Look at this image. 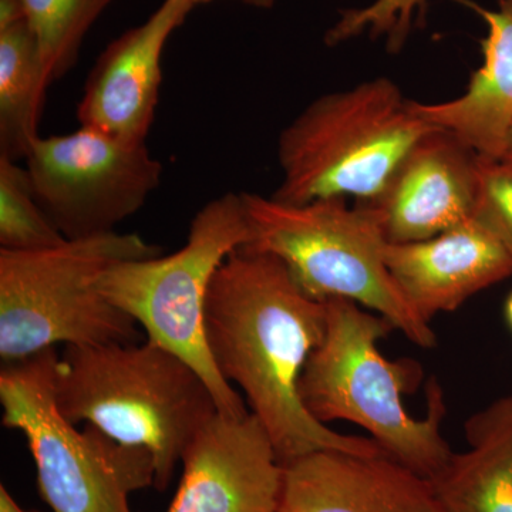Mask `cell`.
Instances as JSON below:
<instances>
[{"label": "cell", "instance_id": "cell-26", "mask_svg": "<svg viewBox=\"0 0 512 512\" xmlns=\"http://www.w3.org/2000/svg\"><path fill=\"white\" fill-rule=\"evenodd\" d=\"M505 318H507L508 325L512 329V293L508 296L507 302H505Z\"/></svg>", "mask_w": 512, "mask_h": 512}, {"label": "cell", "instance_id": "cell-19", "mask_svg": "<svg viewBox=\"0 0 512 512\" xmlns=\"http://www.w3.org/2000/svg\"><path fill=\"white\" fill-rule=\"evenodd\" d=\"M66 241L37 201L25 165L0 156V249L45 251Z\"/></svg>", "mask_w": 512, "mask_h": 512}, {"label": "cell", "instance_id": "cell-23", "mask_svg": "<svg viewBox=\"0 0 512 512\" xmlns=\"http://www.w3.org/2000/svg\"><path fill=\"white\" fill-rule=\"evenodd\" d=\"M0 512H42L36 510H25L16 503L15 498L10 495L5 485H0Z\"/></svg>", "mask_w": 512, "mask_h": 512}, {"label": "cell", "instance_id": "cell-9", "mask_svg": "<svg viewBox=\"0 0 512 512\" xmlns=\"http://www.w3.org/2000/svg\"><path fill=\"white\" fill-rule=\"evenodd\" d=\"M25 167L37 201L66 239L116 231L160 187L164 171L146 144L82 126L35 138Z\"/></svg>", "mask_w": 512, "mask_h": 512}, {"label": "cell", "instance_id": "cell-17", "mask_svg": "<svg viewBox=\"0 0 512 512\" xmlns=\"http://www.w3.org/2000/svg\"><path fill=\"white\" fill-rule=\"evenodd\" d=\"M49 87L28 23L0 30V156L25 160Z\"/></svg>", "mask_w": 512, "mask_h": 512}, {"label": "cell", "instance_id": "cell-15", "mask_svg": "<svg viewBox=\"0 0 512 512\" xmlns=\"http://www.w3.org/2000/svg\"><path fill=\"white\" fill-rule=\"evenodd\" d=\"M476 10L487 25L483 64L466 92L443 103L412 101L413 110L431 126L460 138L477 156L500 161L512 128V0L497 9Z\"/></svg>", "mask_w": 512, "mask_h": 512}, {"label": "cell", "instance_id": "cell-27", "mask_svg": "<svg viewBox=\"0 0 512 512\" xmlns=\"http://www.w3.org/2000/svg\"><path fill=\"white\" fill-rule=\"evenodd\" d=\"M210 2H214V0H195V3H197V5H205V3Z\"/></svg>", "mask_w": 512, "mask_h": 512}, {"label": "cell", "instance_id": "cell-5", "mask_svg": "<svg viewBox=\"0 0 512 512\" xmlns=\"http://www.w3.org/2000/svg\"><path fill=\"white\" fill-rule=\"evenodd\" d=\"M160 248L137 234L67 239L36 252L0 249V357L12 363L64 346L136 343V320L104 298L110 266L153 258Z\"/></svg>", "mask_w": 512, "mask_h": 512}, {"label": "cell", "instance_id": "cell-28", "mask_svg": "<svg viewBox=\"0 0 512 512\" xmlns=\"http://www.w3.org/2000/svg\"><path fill=\"white\" fill-rule=\"evenodd\" d=\"M279 512H282V511H279Z\"/></svg>", "mask_w": 512, "mask_h": 512}, {"label": "cell", "instance_id": "cell-13", "mask_svg": "<svg viewBox=\"0 0 512 512\" xmlns=\"http://www.w3.org/2000/svg\"><path fill=\"white\" fill-rule=\"evenodd\" d=\"M284 467L282 512H441L430 481L384 451L319 450Z\"/></svg>", "mask_w": 512, "mask_h": 512}, {"label": "cell", "instance_id": "cell-8", "mask_svg": "<svg viewBox=\"0 0 512 512\" xmlns=\"http://www.w3.org/2000/svg\"><path fill=\"white\" fill-rule=\"evenodd\" d=\"M57 363L55 348L5 363L3 426L28 441L40 497L53 512H133L130 494L156 485L153 456L92 424L79 431L64 419L55 397Z\"/></svg>", "mask_w": 512, "mask_h": 512}, {"label": "cell", "instance_id": "cell-22", "mask_svg": "<svg viewBox=\"0 0 512 512\" xmlns=\"http://www.w3.org/2000/svg\"><path fill=\"white\" fill-rule=\"evenodd\" d=\"M26 12L22 0H0V30L25 22Z\"/></svg>", "mask_w": 512, "mask_h": 512}, {"label": "cell", "instance_id": "cell-2", "mask_svg": "<svg viewBox=\"0 0 512 512\" xmlns=\"http://www.w3.org/2000/svg\"><path fill=\"white\" fill-rule=\"evenodd\" d=\"M325 305V336L299 380L303 406L320 423L357 424L387 456L430 480L454 454L441 434L447 407L440 383L430 380L429 412L424 419H413L403 394L419 387V363L392 362L377 348L380 339L396 330L392 323L350 299L332 298Z\"/></svg>", "mask_w": 512, "mask_h": 512}, {"label": "cell", "instance_id": "cell-24", "mask_svg": "<svg viewBox=\"0 0 512 512\" xmlns=\"http://www.w3.org/2000/svg\"><path fill=\"white\" fill-rule=\"evenodd\" d=\"M235 2L242 3V5L251 6L256 9H271L274 8L279 0H235Z\"/></svg>", "mask_w": 512, "mask_h": 512}, {"label": "cell", "instance_id": "cell-4", "mask_svg": "<svg viewBox=\"0 0 512 512\" xmlns=\"http://www.w3.org/2000/svg\"><path fill=\"white\" fill-rule=\"evenodd\" d=\"M433 128L389 77L323 94L279 134L282 181L272 197L288 204L372 200Z\"/></svg>", "mask_w": 512, "mask_h": 512}, {"label": "cell", "instance_id": "cell-7", "mask_svg": "<svg viewBox=\"0 0 512 512\" xmlns=\"http://www.w3.org/2000/svg\"><path fill=\"white\" fill-rule=\"evenodd\" d=\"M248 241L241 192H227L194 215L183 248L170 255L120 262L97 281L107 301L143 326L147 340L200 373L218 412L231 419H241L249 410L212 360L205 338V308L218 269Z\"/></svg>", "mask_w": 512, "mask_h": 512}, {"label": "cell", "instance_id": "cell-3", "mask_svg": "<svg viewBox=\"0 0 512 512\" xmlns=\"http://www.w3.org/2000/svg\"><path fill=\"white\" fill-rule=\"evenodd\" d=\"M55 397L74 426L84 421L150 451L158 491L167 490L195 434L220 413L200 373L150 340L64 346Z\"/></svg>", "mask_w": 512, "mask_h": 512}, {"label": "cell", "instance_id": "cell-1", "mask_svg": "<svg viewBox=\"0 0 512 512\" xmlns=\"http://www.w3.org/2000/svg\"><path fill=\"white\" fill-rule=\"evenodd\" d=\"M326 332L325 302L311 298L281 259L242 247L208 293L205 338L218 372L245 394L281 463L319 450L375 456L376 441L346 436L303 406L299 380Z\"/></svg>", "mask_w": 512, "mask_h": 512}, {"label": "cell", "instance_id": "cell-21", "mask_svg": "<svg viewBox=\"0 0 512 512\" xmlns=\"http://www.w3.org/2000/svg\"><path fill=\"white\" fill-rule=\"evenodd\" d=\"M474 218L503 245L512 261V167L481 157Z\"/></svg>", "mask_w": 512, "mask_h": 512}, {"label": "cell", "instance_id": "cell-14", "mask_svg": "<svg viewBox=\"0 0 512 512\" xmlns=\"http://www.w3.org/2000/svg\"><path fill=\"white\" fill-rule=\"evenodd\" d=\"M386 264L427 323L512 276L510 255L476 218L426 241L387 244Z\"/></svg>", "mask_w": 512, "mask_h": 512}, {"label": "cell", "instance_id": "cell-12", "mask_svg": "<svg viewBox=\"0 0 512 512\" xmlns=\"http://www.w3.org/2000/svg\"><path fill=\"white\" fill-rule=\"evenodd\" d=\"M195 6V0H163L146 22L101 52L77 104L80 126L146 144L156 119L165 46Z\"/></svg>", "mask_w": 512, "mask_h": 512}, {"label": "cell", "instance_id": "cell-18", "mask_svg": "<svg viewBox=\"0 0 512 512\" xmlns=\"http://www.w3.org/2000/svg\"><path fill=\"white\" fill-rule=\"evenodd\" d=\"M47 83L63 79L79 59L84 37L114 0H22Z\"/></svg>", "mask_w": 512, "mask_h": 512}, {"label": "cell", "instance_id": "cell-6", "mask_svg": "<svg viewBox=\"0 0 512 512\" xmlns=\"http://www.w3.org/2000/svg\"><path fill=\"white\" fill-rule=\"evenodd\" d=\"M249 241L245 245L281 259L316 301L350 299L389 320L419 348L437 345L430 323L413 311L386 264L387 239L363 205L345 198L288 204L241 192Z\"/></svg>", "mask_w": 512, "mask_h": 512}, {"label": "cell", "instance_id": "cell-11", "mask_svg": "<svg viewBox=\"0 0 512 512\" xmlns=\"http://www.w3.org/2000/svg\"><path fill=\"white\" fill-rule=\"evenodd\" d=\"M183 477L167 512H279L285 467L249 412L215 414L185 448Z\"/></svg>", "mask_w": 512, "mask_h": 512}, {"label": "cell", "instance_id": "cell-10", "mask_svg": "<svg viewBox=\"0 0 512 512\" xmlns=\"http://www.w3.org/2000/svg\"><path fill=\"white\" fill-rule=\"evenodd\" d=\"M481 157L460 138L433 128L406 154L383 190L359 202L389 244L426 241L473 220Z\"/></svg>", "mask_w": 512, "mask_h": 512}, {"label": "cell", "instance_id": "cell-20", "mask_svg": "<svg viewBox=\"0 0 512 512\" xmlns=\"http://www.w3.org/2000/svg\"><path fill=\"white\" fill-rule=\"evenodd\" d=\"M424 6L426 0H375L366 8L345 10L326 33L325 42L336 46L367 32L370 36L386 35L390 50L397 52Z\"/></svg>", "mask_w": 512, "mask_h": 512}, {"label": "cell", "instance_id": "cell-25", "mask_svg": "<svg viewBox=\"0 0 512 512\" xmlns=\"http://www.w3.org/2000/svg\"><path fill=\"white\" fill-rule=\"evenodd\" d=\"M500 161H503V163L511 165L512 167V128L510 136H508L507 147H505L504 156Z\"/></svg>", "mask_w": 512, "mask_h": 512}, {"label": "cell", "instance_id": "cell-16", "mask_svg": "<svg viewBox=\"0 0 512 512\" xmlns=\"http://www.w3.org/2000/svg\"><path fill=\"white\" fill-rule=\"evenodd\" d=\"M468 450L430 478L441 512H512V396L467 420Z\"/></svg>", "mask_w": 512, "mask_h": 512}]
</instances>
